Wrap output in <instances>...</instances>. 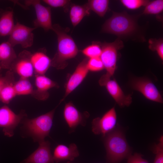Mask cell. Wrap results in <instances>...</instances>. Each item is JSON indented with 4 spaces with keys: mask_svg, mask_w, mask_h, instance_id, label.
<instances>
[{
    "mask_svg": "<svg viewBox=\"0 0 163 163\" xmlns=\"http://www.w3.org/2000/svg\"><path fill=\"white\" fill-rule=\"evenodd\" d=\"M66 163H73L72 161H68Z\"/></svg>",
    "mask_w": 163,
    "mask_h": 163,
    "instance_id": "cell-36",
    "label": "cell"
},
{
    "mask_svg": "<svg viewBox=\"0 0 163 163\" xmlns=\"http://www.w3.org/2000/svg\"><path fill=\"white\" fill-rule=\"evenodd\" d=\"M109 4L108 0H90L85 5L90 11L91 10L99 16L103 17L108 9Z\"/></svg>",
    "mask_w": 163,
    "mask_h": 163,
    "instance_id": "cell-21",
    "label": "cell"
},
{
    "mask_svg": "<svg viewBox=\"0 0 163 163\" xmlns=\"http://www.w3.org/2000/svg\"><path fill=\"white\" fill-rule=\"evenodd\" d=\"M14 82L6 85L0 91V101L5 104H8L11 101L17 96L14 87Z\"/></svg>",
    "mask_w": 163,
    "mask_h": 163,
    "instance_id": "cell-24",
    "label": "cell"
},
{
    "mask_svg": "<svg viewBox=\"0 0 163 163\" xmlns=\"http://www.w3.org/2000/svg\"><path fill=\"white\" fill-rule=\"evenodd\" d=\"M149 48L153 51H156L160 58L163 60V41L162 39H151L149 40Z\"/></svg>",
    "mask_w": 163,
    "mask_h": 163,
    "instance_id": "cell-27",
    "label": "cell"
},
{
    "mask_svg": "<svg viewBox=\"0 0 163 163\" xmlns=\"http://www.w3.org/2000/svg\"><path fill=\"white\" fill-rule=\"evenodd\" d=\"M35 85L37 89L40 91L47 92L48 91L53 88H58L56 82L44 75L35 74Z\"/></svg>",
    "mask_w": 163,
    "mask_h": 163,
    "instance_id": "cell-22",
    "label": "cell"
},
{
    "mask_svg": "<svg viewBox=\"0 0 163 163\" xmlns=\"http://www.w3.org/2000/svg\"><path fill=\"white\" fill-rule=\"evenodd\" d=\"M11 44L8 41L0 44V66L2 69L11 70L17 56Z\"/></svg>",
    "mask_w": 163,
    "mask_h": 163,
    "instance_id": "cell-18",
    "label": "cell"
},
{
    "mask_svg": "<svg viewBox=\"0 0 163 163\" xmlns=\"http://www.w3.org/2000/svg\"><path fill=\"white\" fill-rule=\"evenodd\" d=\"M117 122V114L113 107L101 117H96L92 120V131L94 134L101 135L104 137L115 128Z\"/></svg>",
    "mask_w": 163,
    "mask_h": 163,
    "instance_id": "cell-7",
    "label": "cell"
},
{
    "mask_svg": "<svg viewBox=\"0 0 163 163\" xmlns=\"http://www.w3.org/2000/svg\"><path fill=\"white\" fill-rule=\"evenodd\" d=\"M2 69L1 68V67L0 66V76H2Z\"/></svg>",
    "mask_w": 163,
    "mask_h": 163,
    "instance_id": "cell-35",
    "label": "cell"
},
{
    "mask_svg": "<svg viewBox=\"0 0 163 163\" xmlns=\"http://www.w3.org/2000/svg\"><path fill=\"white\" fill-rule=\"evenodd\" d=\"M52 30L57 36V51L51 59V65L57 69H63L68 65L67 61L75 57L78 50L74 41L68 34V30L58 24L53 25Z\"/></svg>",
    "mask_w": 163,
    "mask_h": 163,
    "instance_id": "cell-1",
    "label": "cell"
},
{
    "mask_svg": "<svg viewBox=\"0 0 163 163\" xmlns=\"http://www.w3.org/2000/svg\"><path fill=\"white\" fill-rule=\"evenodd\" d=\"M63 113L64 119L69 129V133L74 132L79 125L85 126L86 119L89 116L87 112L83 113L80 112L70 102L66 104Z\"/></svg>",
    "mask_w": 163,
    "mask_h": 163,
    "instance_id": "cell-11",
    "label": "cell"
},
{
    "mask_svg": "<svg viewBox=\"0 0 163 163\" xmlns=\"http://www.w3.org/2000/svg\"><path fill=\"white\" fill-rule=\"evenodd\" d=\"M87 66L89 71L93 72L100 71L104 68L100 57L90 59L88 61Z\"/></svg>",
    "mask_w": 163,
    "mask_h": 163,
    "instance_id": "cell-30",
    "label": "cell"
},
{
    "mask_svg": "<svg viewBox=\"0 0 163 163\" xmlns=\"http://www.w3.org/2000/svg\"><path fill=\"white\" fill-rule=\"evenodd\" d=\"M135 18L126 12H113L112 16L104 24L103 32L112 34L119 37L130 35L137 29Z\"/></svg>",
    "mask_w": 163,
    "mask_h": 163,
    "instance_id": "cell-4",
    "label": "cell"
},
{
    "mask_svg": "<svg viewBox=\"0 0 163 163\" xmlns=\"http://www.w3.org/2000/svg\"><path fill=\"white\" fill-rule=\"evenodd\" d=\"M32 54L26 50L21 52L10 70L16 72L21 78H28L32 77L34 72L31 59Z\"/></svg>",
    "mask_w": 163,
    "mask_h": 163,
    "instance_id": "cell-12",
    "label": "cell"
},
{
    "mask_svg": "<svg viewBox=\"0 0 163 163\" xmlns=\"http://www.w3.org/2000/svg\"><path fill=\"white\" fill-rule=\"evenodd\" d=\"M31 59L35 74L44 75L51 65V59L46 55L44 48L32 54Z\"/></svg>",
    "mask_w": 163,
    "mask_h": 163,
    "instance_id": "cell-17",
    "label": "cell"
},
{
    "mask_svg": "<svg viewBox=\"0 0 163 163\" xmlns=\"http://www.w3.org/2000/svg\"><path fill=\"white\" fill-rule=\"evenodd\" d=\"M88 61L87 59L85 58L77 66L68 81L65 94L60 101V103L82 83L87 76L89 71L87 66Z\"/></svg>",
    "mask_w": 163,
    "mask_h": 163,
    "instance_id": "cell-13",
    "label": "cell"
},
{
    "mask_svg": "<svg viewBox=\"0 0 163 163\" xmlns=\"http://www.w3.org/2000/svg\"><path fill=\"white\" fill-rule=\"evenodd\" d=\"M103 86L106 87L108 93L120 107H128L131 104V94L125 95L115 79H109Z\"/></svg>",
    "mask_w": 163,
    "mask_h": 163,
    "instance_id": "cell-15",
    "label": "cell"
},
{
    "mask_svg": "<svg viewBox=\"0 0 163 163\" xmlns=\"http://www.w3.org/2000/svg\"><path fill=\"white\" fill-rule=\"evenodd\" d=\"M37 149L20 163H54L50 143L45 141L39 143Z\"/></svg>",
    "mask_w": 163,
    "mask_h": 163,
    "instance_id": "cell-14",
    "label": "cell"
},
{
    "mask_svg": "<svg viewBox=\"0 0 163 163\" xmlns=\"http://www.w3.org/2000/svg\"><path fill=\"white\" fill-rule=\"evenodd\" d=\"M25 4L27 6L32 5L35 9L36 18L34 21V27L42 28L46 31L52 30L53 24L50 7L42 5L38 0H26Z\"/></svg>",
    "mask_w": 163,
    "mask_h": 163,
    "instance_id": "cell-9",
    "label": "cell"
},
{
    "mask_svg": "<svg viewBox=\"0 0 163 163\" xmlns=\"http://www.w3.org/2000/svg\"><path fill=\"white\" fill-rule=\"evenodd\" d=\"M143 155L140 153H135L131 154L127 158L126 163H149L146 160L143 158Z\"/></svg>",
    "mask_w": 163,
    "mask_h": 163,
    "instance_id": "cell-33",
    "label": "cell"
},
{
    "mask_svg": "<svg viewBox=\"0 0 163 163\" xmlns=\"http://www.w3.org/2000/svg\"><path fill=\"white\" fill-rule=\"evenodd\" d=\"M146 0H121L123 5L128 9L134 10L140 7L145 6L149 2Z\"/></svg>",
    "mask_w": 163,
    "mask_h": 163,
    "instance_id": "cell-29",
    "label": "cell"
},
{
    "mask_svg": "<svg viewBox=\"0 0 163 163\" xmlns=\"http://www.w3.org/2000/svg\"><path fill=\"white\" fill-rule=\"evenodd\" d=\"M79 155L76 145L72 143L67 146L59 144L54 149L53 155L54 162L58 163L65 161H72Z\"/></svg>",
    "mask_w": 163,
    "mask_h": 163,
    "instance_id": "cell-16",
    "label": "cell"
},
{
    "mask_svg": "<svg viewBox=\"0 0 163 163\" xmlns=\"http://www.w3.org/2000/svg\"><path fill=\"white\" fill-rule=\"evenodd\" d=\"M14 82V72L11 70H8L5 76H0V91L6 85Z\"/></svg>",
    "mask_w": 163,
    "mask_h": 163,
    "instance_id": "cell-31",
    "label": "cell"
},
{
    "mask_svg": "<svg viewBox=\"0 0 163 163\" xmlns=\"http://www.w3.org/2000/svg\"><path fill=\"white\" fill-rule=\"evenodd\" d=\"M35 29L17 22L7 41L13 47L17 45H21L23 48L30 47L33 43L34 34L32 32Z\"/></svg>",
    "mask_w": 163,
    "mask_h": 163,
    "instance_id": "cell-8",
    "label": "cell"
},
{
    "mask_svg": "<svg viewBox=\"0 0 163 163\" xmlns=\"http://www.w3.org/2000/svg\"><path fill=\"white\" fill-rule=\"evenodd\" d=\"M43 1L53 7L66 8L70 3V1L68 0H43Z\"/></svg>",
    "mask_w": 163,
    "mask_h": 163,
    "instance_id": "cell-32",
    "label": "cell"
},
{
    "mask_svg": "<svg viewBox=\"0 0 163 163\" xmlns=\"http://www.w3.org/2000/svg\"><path fill=\"white\" fill-rule=\"evenodd\" d=\"M17 95L31 94L34 91L33 87L28 78H20L14 85Z\"/></svg>",
    "mask_w": 163,
    "mask_h": 163,
    "instance_id": "cell-23",
    "label": "cell"
},
{
    "mask_svg": "<svg viewBox=\"0 0 163 163\" xmlns=\"http://www.w3.org/2000/svg\"><path fill=\"white\" fill-rule=\"evenodd\" d=\"M132 88L141 93L147 99L162 103L163 99L160 93L149 80L143 78L134 79L131 82Z\"/></svg>",
    "mask_w": 163,
    "mask_h": 163,
    "instance_id": "cell-10",
    "label": "cell"
},
{
    "mask_svg": "<svg viewBox=\"0 0 163 163\" xmlns=\"http://www.w3.org/2000/svg\"><path fill=\"white\" fill-rule=\"evenodd\" d=\"M153 152L155 154L153 163H163V136H161L159 142L155 144L153 148Z\"/></svg>",
    "mask_w": 163,
    "mask_h": 163,
    "instance_id": "cell-28",
    "label": "cell"
},
{
    "mask_svg": "<svg viewBox=\"0 0 163 163\" xmlns=\"http://www.w3.org/2000/svg\"><path fill=\"white\" fill-rule=\"evenodd\" d=\"M143 13L145 14H156L161 13L163 10V0L149 1L145 6Z\"/></svg>",
    "mask_w": 163,
    "mask_h": 163,
    "instance_id": "cell-26",
    "label": "cell"
},
{
    "mask_svg": "<svg viewBox=\"0 0 163 163\" xmlns=\"http://www.w3.org/2000/svg\"><path fill=\"white\" fill-rule=\"evenodd\" d=\"M31 95L35 98L41 101L45 100L49 97V94L48 92H43L37 89H34Z\"/></svg>",
    "mask_w": 163,
    "mask_h": 163,
    "instance_id": "cell-34",
    "label": "cell"
},
{
    "mask_svg": "<svg viewBox=\"0 0 163 163\" xmlns=\"http://www.w3.org/2000/svg\"><path fill=\"white\" fill-rule=\"evenodd\" d=\"M106 163H120L131 154V149L123 132L118 128L104 137Z\"/></svg>",
    "mask_w": 163,
    "mask_h": 163,
    "instance_id": "cell-2",
    "label": "cell"
},
{
    "mask_svg": "<svg viewBox=\"0 0 163 163\" xmlns=\"http://www.w3.org/2000/svg\"><path fill=\"white\" fill-rule=\"evenodd\" d=\"M37 117L29 119L26 117L22 121V128L26 134L31 137L34 142L39 143L45 140L49 136L52 126L53 119L56 109Z\"/></svg>",
    "mask_w": 163,
    "mask_h": 163,
    "instance_id": "cell-3",
    "label": "cell"
},
{
    "mask_svg": "<svg viewBox=\"0 0 163 163\" xmlns=\"http://www.w3.org/2000/svg\"><path fill=\"white\" fill-rule=\"evenodd\" d=\"M102 53L100 58L106 70L105 74L99 80V85L102 86L113 75L116 69L118 51L123 47V43L120 39L111 43H101Z\"/></svg>",
    "mask_w": 163,
    "mask_h": 163,
    "instance_id": "cell-5",
    "label": "cell"
},
{
    "mask_svg": "<svg viewBox=\"0 0 163 163\" xmlns=\"http://www.w3.org/2000/svg\"><path fill=\"white\" fill-rule=\"evenodd\" d=\"M0 11V36L9 35L15 25L12 9H8Z\"/></svg>",
    "mask_w": 163,
    "mask_h": 163,
    "instance_id": "cell-19",
    "label": "cell"
},
{
    "mask_svg": "<svg viewBox=\"0 0 163 163\" xmlns=\"http://www.w3.org/2000/svg\"><path fill=\"white\" fill-rule=\"evenodd\" d=\"M27 116L24 110L17 114L6 105L0 108V127L2 128L4 134L9 137H12L16 127Z\"/></svg>",
    "mask_w": 163,
    "mask_h": 163,
    "instance_id": "cell-6",
    "label": "cell"
},
{
    "mask_svg": "<svg viewBox=\"0 0 163 163\" xmlns=\"http://www.w3.org/2000/svg\"><path fill=\"white\" fill-rule=\"evenodd\" d=\"M82 53L90 59L100 57L102 53L101 43L94 42L83 49Z\"/></svg>",
    "mask_w": 163,
    "mask_h": 163,
    "instance_id": "cell-25",
    "label": "cell"
},
{
    "mask_svg": "<svg viewBox=\"0 0 163 163\" xmlns=\"http://www.w3.org/2000/svg\"><path fill=\"white\" fill-rule=\"evenodd\" d=\"M90 11L84 5H73L71 7L69 16L71 23L74 27L76 26L85 16L90 14Z\"/></svg>",
    "mask_w": 163,
    "mask_h": 163,
    "instance_id": "cell-20",
    "label": "cell"
}]
</instances>
